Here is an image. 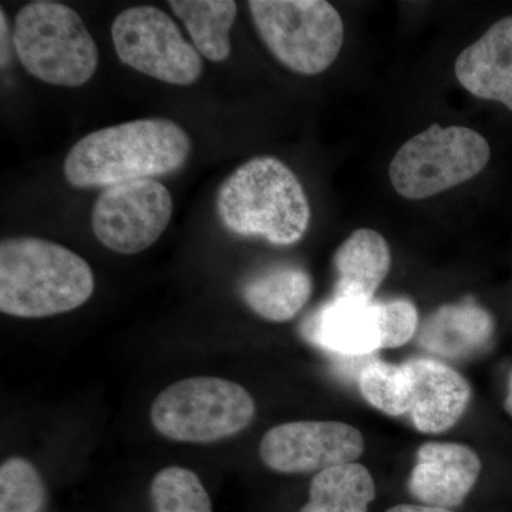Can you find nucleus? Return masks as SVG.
Masks as SVG:
<instances>
[{
	"instance_id": "1",
	"label": "nucleus",
	"mask_w": 512,
	"mask_h": 512,
	"mask_svg": "<svg viewBox=\"0 0 512 512\" xmlns=\"http://www.w3.org/2000/svg\"><path fill=\"white\" fill-rule=\"evenodd\" d=\"M191 138L170 119H140L101 128L77 141L66 158L67 183L80 190L109 188L181 170Z\"/></svg>"
},
{
	"instance_id": "2",
	"label": "nucleus",
	"mask_w": 512,
	"mask_h": 512,
	"mask_svg": "<svg viewBox=\"0 0 512 512\" xmlns=\"http://www.w3.org/2000/svg\"><path fill=\"white\" fill-rule=\"evenodd\" d=\"M94 292L92 268L69 248L36 237L0 242V311L23 319L80 308Z\"/></svg>"
},
{
	"instance_id": "3",
	"label": "nucleus",
	"mask_w": 512,
	"mask_h": 512,
	"mask_svg": "<svg viewBox=\"0 0 512 512\" xmlns=\"http://www.w3.org/2000/svg\"><path fill=\"white\" fill-rule=\"evenodd\" d=\"M217 210L234 234L281 247L301 241L311 224V205L301 181L271 156L252 158L229 175L218 192Z\"/></svg>"
},
{
	"instance_id": "4",
	"label": "nucleus",
	"mask_w": 512,
	"mask_h": 512,
	"mask_svg": "<svg viewBox=\"0 0 512 512\" xmlns=\"http://www.w3.org/2000/svg\"><path fill=\"white\" fill-rule=\"evenodd\" d=\"M13 46L26 72L53 86H83L99 67V49L79 13L52 0L19 10Z\"/></svg>"
},
{
	"instance_id": "5",
	"label": "nucleus",
	"mask_w": 512,
	"mask_h": 512,
	"mask_svg": "<svg viewBox=\"0 0 512 512\" xmlns=\"http://www.w3.org/2000/svg\"><path fill=\"white\" fill-rule=\"evenodd\" d=\"M255 413L254 399L241 384L220 377H191L158 394L151 423L167 439L208 444L241 433Z\"/></svg>"
},
{
	"instance_id": "6",
	"label": "nucleus",
	"mask_w": 512,
	"mask_h": 512,
	"mask_svg": "<svg viewBox=\"0 0 512 512\" xmlns=\"http://www.w3.org/2000/svg\"><path fill=\"white\" fill-rule=\"evenodd\" d=\"M256 32L269 52L292 72L313 76L338 59L345 25L325 0H251Z\"/></svg>"
},
{
	"instance_id": "7",
	"label": "nucleus",
	"mask_w": 512,
	"mask_h": 512,
	"mask_svg": "<svg viewBox=\"0 0 512 512\" xmlns=\"http://www.w3.org/2000/svg\"><path fill=\"white\" fill-rule=\"evenodd\" d=\"M488 141L468 127L433 124L397 151L389 177L397 194L424 200L467 183L490 161Z\"/></svg>"
},
{
	"instance_id": "8",
	"label": "nucleus",
	"mask_w": 512,
	"mask_h": 512,
	"mask_svg": "<svg viewBox=\"0 0 512 512\" xmlns=\"http://www.w3.org/2000/svg\"><path fill=\"white\" fill-rule=\"evenodd\" d=\"M111 39L121 62L148 77L174 86H190L201 77L200 53L156 6L123 10L111 26Z\"/></svg>"
},
{
	"instance_id": "9",
	"label": "nucleus",
	"mask_w": 512,
	"mask_h": 512,
	"mask_svg": "<svg viewBox=\"0 0 512 512\" xmlns=\"http://www.w3.org/2000/svg\"><path fill=\"white\" fill-rule=\"evenodd\" d=\"M171 192L156 178L104 188L94 202L92 227L104 245L136 255L156 244L173 218Z\"/></svg>"
},
{
	"instance_id": "10",
	"label": "nucleus",
	"mask_w": 512,
	"mask_h": 512,
	"mask_svg": "<svg viewBox=\"0 0 512 512\" xmlns=\"http://www.w3.org/2000/svg\"><path fill=\"white\" fill-rule=\"evenodd\" d=\"M365 450L356 427L340 421H292L266 431L259 456L266 467L284 474L320 473L355 463Z\"/></svg>"
},
{
	"instance_id": "11",
	"label": "nucleus",
	"mask_w": 512,
	"mask_h": 512,
	"mask_svg": "<svg viewBox=\"0 0 512 512\" xmlns=\"http://www.w3.org/2000/svg\"><path fill=\"white\" fill-rule=\"evenodd\" d=\"M480 474L481 460L473 448L426 443L417 450L409 491L423 505L450 510L464 503Z\"/></svg>"
},
{
	"instance_id": "12",
	"label": "nucleus",
	"mask_w": 512,
	"mask_h": 512,
	"mask_svg": "<svg viewBox=\"0 0 512 512\" xmlns=\"http://www.w3.org/2000/svg\"><path fill=\"white\" fill-rule=\"evenodd\" d=\"M305 335L338 355H370L383 349L382 303L333 298L306 322Z\"/></svg>"
},
{
	"instance_id": "13",
	"label": "nucleus",
	"mask_w": 512,
	"mask_h": 512,
	"mask_svg": "<svg viewBox=\"0 0 512 512\" xmlns=\"http://www.w3.org/2000/svg\"><path fill=\"white\" fill-rule=\"evenodd\" d=\"M414 384L410 417L421 433H444L456 426L471 399L470 384L446 363L434 359L406 362Z\"/></svg>"
},
{
	"instance_id": "14",
	"label": "nucleus",
	"mask_w": 512,
	"mask_h": 512,
	"mask_svg": "<svg viewBox=\"0 0 512 512\" xmlns=\"http://www.w3.org/2000/svg\"><path fill=\"white\" fill-rule=\"evenodd\" d=\"M454 72L468 93L498 101L512 111V16L498 20L464 49Z\"/></svg>"
},
{
	"instance_id": "15",
	"label": "nucleus",
	"mask_w": 512,
	"mask_h": 512,
	"mask_svg": "<svg viewBox=\"0 0 512 512\" xmlns=\"http://www.w3.org/2000/svg\"><path fill=\"white\" fill-rule=\"evenodd\" d=\"M494 335L490 313L474 302L444 305L431 313L419 332V345L446 359H466L483 352Z\"/></svg>"
},
{
	"instance_id": "16",
	"label": "nucleus",
	"mask_w": 512,
	"mask_h": 512,
	"mask_svg": "<svg viewBox=\"0 0 512 512\" xmlns=\"http://www.w3.org/2000/svg\"><path fill=\"white\" fill-rule=\"evenodd\" d=\"M336 271L333 298L372 302L389 275L392 252L382 234L373 229H357L340 245L333 258Z\"/></svg>"
},
{
	"instance_id": "17",
	"label": "nucleus",
	"mask_w": 512,
	"mask_h": 512,
	"mask_svg": "<svg viewBox=\"0 0 512 512\" xmlns=\"http://www.w3.org/2000/svg\"><path fill=\"white\" fill-rule=\"evenodd\" d=\"M312 278L298 266H278L249 279L242 298L256 315L286 322L301 312L312 295Z\"/></svg>"
},
{
	"instance_id": "18",
	"label": "nucleus",
	"mask_w": 512,
	"mask_h": 512,
	"mask_svg": "<svg viewBox=\"0 0 512 512\" xmlns=\"http://www.w3.org/2000/svg\"><path fill=\"white\" fill-rule=\"evenodd\" d=\"M175 16L184 23L195 49L205 59L224 62L231 55V33L238 5L232 0H171Z\"/></svg>"
},
{
	"instance_id": "19",
	"label": "nucleus",
	"mask_w": 512,
	"mask_h": 512,
	"mask_svg": "<svg viewBox=\"0 0 512 512\" xmlns=\"http://www.w3.org/2000/svg\"><path fill=\"white\" fill-rule=\"evenodd\" d=\"M375 497L370 471L362 464H343L313 477L309 501L299 512H369Z\"/></svg>"
},
{
	"instance_id": "20",
	"label": "nucleus",
	"mask_w": 512,
	"mask_h": 512,
	"mask_svg": "<svg viewBox=\"0 0 512 512\" xmlns=\"http://www.w3.org/2000/svg\"><path fill=\"white\" fill-rule=\"evenodd\" d=\"M359 389L370 406L387 416H404L412 410L414 384L406 363H369L360 372Z\"/></svg>"
},
{
	"instance_id": "21",
	"label": "nucleus",
	"mask_w": 512,
	"mask_h": 512,
	"mask_svg": "<svg viewBox=\"0 0 512 512\" xmlns=\"http://www.w3.org/2000/svg\"><path fill=\"white\" fill-rule=\"evenodd\" d=\"M154 512H212L210 495L200 478L188 468L171 466L151 483Z\"/></svg>"
},
{
	"instance_id": "22",
	"label": "nucleus",
	"mask_w": 512,
	"mask_h": 512,
	"mask_svg": "<svg viewBox=\"0 0 512 512\" xmlns=\"http://www.w3.org/2000/svg\"><path fill=\"white\" fill-rule=\"evenodd\" d=\"M45 484L29 460L13 457L0 467V512H40Z\"/></svg>"
},
{
	"instance_id": "23",
	"label": "nucleus",
	"mask_w": 512,
	"mask_h": 512,
	"mask_svg": "<svg viewBox=\"0 0 512 512\" xmlns=\"http://www.w3.org/2000/svg\"><path fill=\"white\" fill-rule=\"evenodd\" d=\"M383 316V349H396L414 338L419 328V312L409 299L380 301Z\"/></svg>"
},
{
	"instance_id": "24",
	"label": "nucleus",
	"mask_w": 512,
	"mask_h": 512,
	"mask_svg": "<svg viewBox=\"0 0 512 512\" xmlns=\"http://www.w3.org/2000/svg\"><path fill=\"white\" fill-rule=\"evenodd\" d=\"M0 40V66L5 69L10 62V43H13V35L10 36L8 18L3 9H0Z\"/></svg>"
},
{
	"instance_id": "25",
	"label": "nucleus",
	"mask_w": 512,
	"mask_h": 512,
	"mask_svg": "<svg viewBox=\"0 0 512 512\" xmlns=\"http://www.w3.org/2000/svg\"><path fill=\"white\" fill-rule=\"evenodd\" d=\"M387 512H454L446 508L430 507V505L402 504L390 508Z\"/></svg>"
},
{
	"instance_id": "26",
	"label": "nucleus",
	"mask_w": 512,
	"mask_h": 512,
	"mask_svg": "<svg viewBox=\"0 0 512 512\" xmlns=\"http://www.w3.org/2000/svg\"><path fill=\"white\" fill-rule=\"evenodd\" d=\"M504 407L505 410H507V413L512 417V375L510 377V383H508V393L507 399H505Z\"/></svg>"
}]
</instances>
